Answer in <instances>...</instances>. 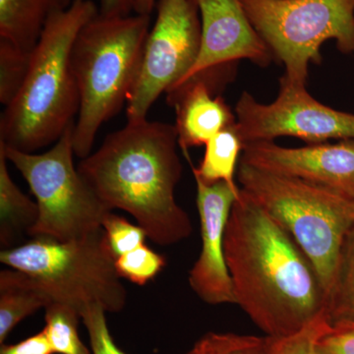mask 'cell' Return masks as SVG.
Listing matches in <instances>:
<instances>
[{
  "label": "cell",
  "instance_id": "6da1fadb",
  "mask_svg": "<svg viewBox=\"0 0 354 354\" xmlns=\"http://www.w3.org/2000/svg\"><path fill=\"white\" fill-rule=\"evenodd\" d=\"M225 253L236 305L267 337H290L326 315L327 293L311 261L242 191L228 218Z\"/></svg>",
  "mask_w": 354,
  "mask_h": 354
},
{
  "label": "cell",
  "instance_id": "7a4b0ae2",
  "mask_svg": "<svg viewBox=\"0 0 354 354\" xmlns=\"http://www.w3.org/2000/svg\"><path fill=\"white\" fill-rule=\"evenodd\" d=\"M177 146L174 125L127 122L77 169L106 208L127 212L156 244L174 245L192 234L189 216L174 195L183 174Z\"/></svg>",
  "mask_w": 354,
  "mask_h": 354
},
{
  "label": "cell",
  "instance_id": "3957f363",
  "mask_svg": "<svg viewBox=\"0 0 354 354\" xmlns=\"http://www.w3.org/2000/svg\"><path fill=\"white\" fill-rule=\"evenodd\" d=\"M99 14L93 0H73L46 23L32 51L19 93L0 118V144L25 153L55 144L76 122L80 94L71 50L81 29Z\"/></svg>",
  "mask_w": 354,
  "mask_h": 354
},
{
  "label": "cell",
  "instance_id": "277c9868",
  "mask_svg": "<svg viewBox=\"0 0 354 354\" xmlns=\"http://www.w3.org/2000/svg\"><path fill=\"white\" fill-rule=\"evenodd\" d=\"M150 23L151 15L99 13L79 32L71 50L80 94L73 130L76 157L90 155L100 128L127 104L141 69Z\"/></svg>",
  "mask_w": 354,
  "mask_h": 354
},
{
  "label": "cell",
  "instance_id": "5b68a950",
  "mask_svg": "<svg viewBox=\"0 0 354 354\" xmlns=\"http://www.w3.org/2000/svg\"><path fill=\"white\" fill-rule=\"evenodd\" d=\"M236 176L242 192L283 227L311 261L328 300L342 243L354 223V201L241 162Z\"/></svg>",
  "mask_w": 354,
  "mask_h": 354
},
{
  "label": "cell",
  "instance_id": "8992f818",
  "mask_svg": "<svg viewBox=\"0 0 354 354\" xmlns=\"http://www.w3.org/2000/svg\"><path fill=\"white\" fill-rule=\"evenodd\" d=\"M115 260L104 228L68 241L32 237L0 252L2 264L29 274L53 302L71 305L79 312L93 304L111 313L124 308L127 291Z\"/></svg>",
  "mask_w": 354,
  "mask_h": 354
},
{
  "label": "cell",
  "instance_id": "52a82bcc",
  "mask_svg": "<svg viewBox=\"0 0 354 354\" xmlns=\"http://www.w3.org/2000/svg\"><path fill=\"white\" fill-rule=\"evenodd\" d=\"M241 1L291 84L306 86L309 64H321L325 41L332 39L342 53L354 55V0Z\"/></svg>",
  "mask_w": 354,
  "mask_h": 354
},
{
  "label": "cell",
  "instance_id": "ba28073f",
  "mask_svg": "<svg viewBox=\"0 0 354 354\" xmlns=\"http://www.w3.org/2000/svg\"><path fill=\"white\" fill-rule=\"evenodd\" d=\"M74 125L43 153L21 152L0 144L36 198L39 218L31 237L82 239L101 230L104 218L113 212L95 196L74 165Z\"/></svg>",
  "mask_w": 354,
  "mask_h": 354
},
{
  "label": "cell",
  "instance_id": "9c48e42d",
  "mask_svg": "<svg viewBox=\"0 0 354 354\" xmlns=\"http://www.w3.org/2000/svg\"><path fill=\"white\" fill-rule=\"evenodd\" d=\"M156 7L157 18L127 104L128 122L147 120L158 97L187 75L199 55L201 19L197 0H158Z\"/></svg>",
  "mask_w": 354,
  "mask_h": 354
},
{
  "label": "cell",
  "instance_id": "30bf717a",
  "mask_svg": "<svg viewBox=\"0 0 354 354\" xmlns=\"http://www.w3.org/2000/svg\"><path fill=\"white\" fill-rule=\"evenodd\" d=\"M235 129L243 144L295 137L312 144L330 140H354V114L337 111L317 101L306 86L279 80L278 97L261 104L249 93H242L234 109Z\"/></svg>",
  "mask_w": 354,
  "mask_h": 354
},
{
  "label": "cell",
  "instance_id": "8fae6325",
  "mask_svg": "<svg viewBox=\"0 0 354 354\" xmlns=\"http://www.w3.org/2000/svg\"><path fill=\"white\" fill-rule=\"evenodd\" d=\"M239 162L354 201V140L300 148L279 146L274 141L252 142L244 144Z\"/></svg>",
  "mask_w": 354,
  "mask_h": 354
},
{
  "label": "cell",
  "instance_id": "7c38bea8",
  "mask_svg": "<svg viewBox=\"0 0 354 354\" xmlns=\"http://www.w3.org/2000/svg\"><path fill=\"white\" fill-rule=\"evenodd\" d=\"M202 247L189 272V285L197 297L212 305L236 304L234 283L225 260V235L241 187L227 183L206 184L195 179Z\"/></svg>",
  "mask_w": 354,
  "mask_h": 354
},
{
  "label": "cell",
  "instance_id": "4fadbf2b",
  "mask_svg": "<svg viewBox=\"0 0 354 354\" xmlns=\"http://www.w3.org/2000/svg\"><path fill=\"white\" fill-rule=\"evenodd\" d=\"M197 3L201 19L199 55L187 75L174 87L207 70L236 64L239 60H250L262 67L274 60L241 0H197Z\"/></svg>",
  "mask_w": 354,
  "mask_h": 354
},
{
  "label": "cell",
  "instance_id": "5bb4252c",
  "mask_svg": "<svg viewBox=\"0 0 354 354\" xmlns=\"http://www.w3.org/2000/svg\"><path fill=\"white\" fill-rule=\"evenodd\" d=\"M235 64L207 70L167 91V104L176 109L178 146L183 152L206 145L236 116L221 97L220 90L234 79Z\"/></svg>",
  "mask_w": 354,
  "mask_h": 354
},
{
  "label": "cell",
  "instance_id": "9a60e30c",
  "mask_svg": "<svg viewBox=\"0 0 354 354\" xmlns=\"http://www.w3.org/2000/svg\"><path fill=\"white\" fill-rule=\"evenodd\" d=\"M73 0H0V39L32 53L48 20Z\"/></svg>",
  "mask_w": 354,
  "mask_h": 354
},
{
  "label": "cell",
  "instance_id": "2e32d148",
  "mask_svg": "<svg viewBox=\"0 0 354 354\" xmlns=\"http://www.w3.org/2000/svg\"><path fill=\"white\" fill-rule=\"evenodd\" d=\"M53 302L36 279L18 270L0 272V344L25 318Z\"/></svg>",
  "mask_w": 354,
  "mask_h": 354
},
{
  "label": "cell",
  "instance_id": "e0dca14e",
  "mask_svg": "<svg viewBox=\"0 0 354 354\" xmlns=\"http://www.w3.org/2000/svg\"><path fill=\"white\" fill-rule=\"evenodd\" d=\"M7 158L0 150V244L4 249L20 245L30 236L39 218V207L19 189L9 174Z\"/></svg>",
  "mask_w": 354,
  "mask_h": 354
},
{
  "label": "cell",
  "instance_id": "ac0fdd59",
  "mask_svg": "<svg viewBox=\"0 0 354 354\" xmlns=\"http://www.w3.org/2000/svg\"><path fill=\"white\" fill-rule=\"evenodd\" d=\"M243 142L232 127L221 130L205 145L204 157L198 167H193L188 152L183 153L187 158L195 179L206 184L227 183L234 188H239L235 181L236 167L243 151Z\"/></svg>",
  "mask_w": 354,
  "mask_h": 354
},
{
  "label": "cell",
  "instance_id": "d6986e66",
  "mask_svg": "<svg viewBox=\"0 0 354 354\" xmlns=\"http://www.w3.org/2000/svg\"><path fill=\"white\" fill-rule=\"evenodd\" d=\"M326 316L330 327H354V223L342 243Z\"/></svg>",
  "mask_w": 354,
  "mask_h": 354
},
{
  "label": "cell",
  "instance_id": "ffe728a7",
  "mask_svg": "<svg viewBox=\"0 0 354 354\" xmlns=\"http://www.w3.org/2000/svg\"><path fill=\"white\" fill-rule=\"evenodd\" d=\"M44 333L58 354H93L78 334L80 312L71 305L51 302L46 309Z\"/></svg>",
  "mask_w": 354,
  "mask_h": 354
},
{
  "label": "cell",
  "instance_id": "44dd1931",
  "mask_svg": "<svg viewBox=\"0 0 354 354\" xmlns=\"http://www.w3.org/2000/svg\"><path fill=\"white\" fill-rule=\"evenodd\" d=\"M184 354H272V339L267 335L209 332Z\"/></svg>",
  "mask_w": 354,
  "mask_h": 354
},
{
  "label": "cell",
  "instance_id": "7402d4cb",
  "mask_svg": "<svg viewBox=\"0 0 354 354\" xmlns=\"http://www.w3.org/2000/svg\"><path fill=\"white\" fill-rule=\"evenodd\" d=\"M32 53L0 39V102L8 106L19 93L31 62Z\"/></svg>",
  "mask_w": 354,
  "mask_h": 354
},
{
  "label": "cell",
  "instance_id": "603a6c76",
  "mask_svg": "<svg viewBox=\"0 0 354 354\" xmlns=\"http://www.w3.org/2000/svg\"><path fill=\"white\" fill-rule=\"evenodd\" d=\"M167 265L164 256L143 244L116 258L115 269L121 279L134 285L145 286L162 272Z\"/></svg>",
  "mask_w": 354,
  "mask_h": 354
},
{
  "label": "cell",
  "instance_id": "cb8c5ba5",
  "mask_svg": "<svg viewBox=\"0 0 354 354\" xmlns=\"http://www.w3.org/2000/svg\"><path fill=\"white\" fill-rule=\"evenodd\" d=\"M102 228L115 258L143 245L148 239L145 230L139 225H133L113 212L104 218Z\"/></svg>",
  "mask_w": 354,
  "mask_h": 354
},
{
  "label": "cell",
  "instance_id": "d4e9b609",
  "mask_svg": "<svg viewBox=\"0 0 354 354\" xmlns=\"http://www.w3.org/2000/svg\"><path fill=\"white\" fill-rule=\"evenodd\" d=\"M106 312L100 305L93 304L81 310V319L87 329L93 354H127L111 337L106 322Z\"/></svg>",
  "mask_w": 354,
  "mask_h": 354
},
{
  "label": "cell",
  "instance_id": "484cf974",
  "mask_svg": "<svg viewBox=\"0 0 354 354\" xmlns=\"http://www.w3.org/2000/svg\"><path fill=\"white\" fill-rule=\"evenodd\" d=\"M327 316L324 315L304 330L290 337L272 339V354H315V344L323 333L330 329Z\"/></svg>",
  "mask_w": 354,
  "mask_h": 354
},
{
  "label": "cell",
  "instance_id": "4316f807",
  "mask_svg": "<svg viewBox=\"0 0 354 354\" xmlns=\"http://www.w3.org/2000/svg\"><path fill=\"white\" fill-rule=\"evenodd\" d=\"M315 354H354V327H330L318 337Z\"/></svg>",
  "mask_w": 354,
  "mask_h": 354
},
{
  "label": "cell",
  "instance_id": "83f0119b",
  "mask_svg": "<svg viewBox=\"0 0 354 354\" xmlns=\"http://www.w3.org/2000/svg\"><path fill=\"white\" fill-rule=\"evenodd\" d=\"M0 354H55L44 330L15 344H1Z\"/></svg>",
  "mask_w": 354,
  "mask_h": 354
},
{
  "label": "cell",
  "instance_id": "f1b7e54d",
  "mask_svg": "<svg viewBox=\"0 0 354 354\" xmlns=\"http://www.w3.org/2000/svg\"><path fill=\"white\" fill-rule=\"evenodd\" d=\"M136 0H101L99 13L108 17L128 16L135 12Z\"/></svg>",
  "mask_w": 354,
  "mask_h": 354
},
{
  "label": "cell",
  "instance_id": "f546056e",
  "mask_svg": "<svg viewBox=\"0 0 354 354\" xmlns=\"http://www.w3.org/2000/svg\"><path fill=\"white\" fill-rule=\"evenodd\" d=\"M156 0H136L135 13L151 15L156 7Z\"/></svg>",
  "mask_w": 354,
  "mask_h": 354
}]
</instances>
